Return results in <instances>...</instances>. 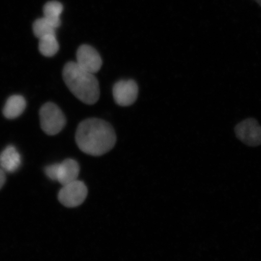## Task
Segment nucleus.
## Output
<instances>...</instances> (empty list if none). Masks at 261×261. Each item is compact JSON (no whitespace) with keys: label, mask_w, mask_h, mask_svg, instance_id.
Wrapping results in <instances>:
<instances>
[{"label":"nucleus","mask_w":261,"mask_h":261,"mask_svg":"<svg viewBox=\"0 0 261 261\" xmlns=\"http://www.w3.org/2000/svg\"><path fill=\"white\" fill-rule=\"evenodd\" d=\"M75 139L82 151L90 155L100 156L113 149L116 144V136L109 122L90 118L79 124Z\"/></svg>","instance_id":"obj_1"},{"label":"nucleus","mask_w":261,"mask_h":261,"mask_svg":"<svg viewBox=\"0 0 261 261\" xmlns=\"http://www.w3.org/2000/svg\"><path fill=\"white\" fill-rule=\"evenodd\" d=\"M63 76L68 89L81 102L93 105L99 100V84L96 77L81 68L76 62H68L65 65Z\"/></svg>","instance_id":"obj_2"},{"label":"nucleus","mask_w":261,"mask_h":261,"mask_svg":"<svg viewBox=\"0 0 261 261\" xmlns=\"http://www.w3.org/2000/svg\"><path fill=\"white\" fill-rule=\"evenodd\" d=\"M40 119L42 130L49 136L60 133L66 124V119L62 110L51 102L45 103L41 107Z\"/></svg>","instance_id":"obj_3"},{"label":"nucleus","mask_w":261,"mask_h":261,"mask_svg":"<svg viewBox=\"0 0 261 261\" xmlns=\"http://www.w3.org/2000/svg\"><path fill=\"white\" fill-rule=\"evenodd\" d=\"M87 188L83 181L75 180L63 186L58 194L60 203L67 207L79 206L86 200Z\"/></svg>","instance_id":"obj_4"},{"label":"nucleus","mask_w":261,"mask_h":261,"mask_svg":"<svg viewBox=\"0 0 261 261\" xmlns=\"http://www.w3.org/2000/svg\"><path fill=\"white\" fill-rule=\"evenodd\" d=\"M237 138L249 146L261 145V126L253 118L245 119L238 123L234 128Z\"/></svg>","instance_id":"obj_5"},{"label":"nucleus","mask_w":261,"mask_h":261,"mask_svg":"<svg viewBox=\"0 0 261 261\" xmlns=\"http://www.w3.org/2000/svg\"><path fill=\"white\" fill-rule=\"evenodd\" d=\"M138 84L133 80H121L114 84L113 94L117 105L122 107L132 106L138 96Z\"/></svg>","instance_id":"obj_6"},{"label":"nucleus","mask_w":261,"mask_h":261,"mask_svg":"<svg viewBox=\"0 0 261 261\" xmlns=\"http://www.w3.org/2000/svg\"><path fill=\"white\" fill-rule=\"evenodd\" d=\"M76 63L83 70L93 74L98 72L102 65V59L96 49L86 44L77 49Z\"/></svg>","instance_id":"obj_7"},{"label":"nucleus","mask_w":261,"mask_h":261,"mask_svg":"<svg viewBox=\"0 0 261 261\" xmlns=\"http://www.w3.org/2000/svg\"><path fill=\"white\" fill-rule=\"evenodd\" d=\"M21 156L13 145H9L0 154V168L6 172L14 173L21 165Z\"/></svg>","instance_id":"obj_8"},{"label":"nucleus","mask_w":261,"mask_h":261,"mask_svg":"<svg viewBox=\"0 0 261 261\" xmlns=\"http://www.w3.org/2000/svg\"><path fill=\"white\" fill-rule=\"evenodd\" d=\"M80 171V165L73 159H65L58 163L57 181L64 186L77 179Z\"/></svg>","instance_id":"obj_9"},{"label":"nucleus","mask_w":261,"mask_h":261,"mask_svg":"<svg viewBox=\"0 0 261 261\" xmlns=\"http://www.w3.org/2000/svg\"><path fill=\"white\" fill-rule=\"evenodd\" d=\"M26 107V101L23 96L13 95L6 101L3 110V115L9 119H14L21 115Z\"/></svg>","instance_id":"obj_10"},{"label":"nucleus","mask_w":261,"mask_h":261,"mask_svg":"<svg viewBox=\"0 0 261 261\" xmlns=\"http://www.w3.org/2000/svg\"><path fill=\"white\" fill-rule=\"evenodd\" d=\"M63 11V6L61 3L57 1L49 2L44 6L43 17L57 29L61 24L60 16Z\"/></svg>","instance_id":"obj_11"},{"label":"nucleus","mask_w":261,"mask_h":261,"mask_svg":"<svg viewBox=\"0 0 261 261\" xmlns=\"http://www.w3.org/2000/svg\"><path fill=\"white\" fill-rule=\"evenodd\" d=\"M39 40V50L44 57H51L57 54L60 46L56 35L45 36Z\"/></svg>","instance_id":"obj_12"},{"label":"nucleus","mask_w":261,"mask_h":261,"mask_svg":"<svg viewBox=\"0 0 261 261\" xmlns=\"http://www.w3.org/2000/svg\"><path fill=\"white\" fill-rule=\"evenodd\" d=\"M57 28L44 17L37 19L33 24V32L36 37L40 39L45 36L56 35Z\"/></svg>","instance_id":"obj_13"},{"label":"nucleus","mask_w":261,"mask_h":261,"mask_svg":"<svg viewBox=\"0 0 261 261\" xmlns=\"http://www.w3.org/2000/svg\"><path fill=\"white\" fill-rule=\"evenodd\" d=\"M58 163L48 165L45 168V174L53 181H57Z\"/></svg>","instance_id":"obj_14"},{"label":"nucleus","mask_w":261,"mask_h":261,"mask_svg":"<svg viewBox=\"0 0 261 261\" xmlns=\"http://www.w3.org/2000/svg\"><path fill=\"white\" fill-rule=\"evenodd\" d=\"M6 172L0 168V189H1L6 182Z\"/></svg>","instance_id":"obj_15"},{"label":"nucleus","mask_w":261,"mask_h":261,"mask_svg":"<svg viewBox=\"0 0 261 261\" xmlns=\"http://www.w3.org/2000/svg\"><path fill=\"white\" fill-rule=\"evenodd\" d=\"M254 2H256L260 7H261V0H254Z\"/></svg>","instance_id":"obj_16"}]
</instances>
